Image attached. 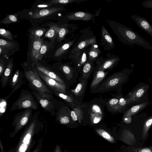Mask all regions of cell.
Masks as SVG:
<instances>
[{
    "label": "cell",
    "instance_id": "836d02e7",
    "mask_svg": "<svg viewBox=\"0 0 152 152\" xmlns=\"http://www.w3.org/2000/svg\"><path fill=\"white\" fill-rule=\"evenodd\" d=\"M96 133L102 138L111 143L115 142L114 137L105 130L102 129H97L95 130Z\"/></svg>",
    "mask_w": 152,
    "mask_h": 152
},
{
    "label": "cell",
    "instance_id": "f907efd6",
    "mask_svg": "<svg viewBox=\"0 0 152 152\" xmlns=\"http://www.w3.org/2000/svg\"><path fill=\"white\" fill-rule=\"evenodd\" d=\"M53 152H61V150L60 147L58 145H57L55 148Z\"/></svg>",
    "mask_w": 152,
    "mask_h": 152
},
{
    "label": "cell",
    "instance_id": "d4e9b609",
    "mask_svg": "<svg viewBox=\"0 0 152 152\" xmlns=\"http://www.w3.org/2000/svg\"><path fill=\"white\" fill-rule=\"evenodd\" d=\"M16 45L13 42L0 39V55H7L11 51L15 52Z\"/></svg>",
    "mask_w": 152,
    "mask_h": 152
},
{
    "label": "cell",
    "instance_id": "44dd1931",
    "mask_svg": "<svg viewBox=\"0 0 152 152\" xmlns=\"http://www.w3.org/2000/svg\"><path fill=\"white\" fill-rule=\"evenodd\" d=\"M49 90L53 95L62 99V101L68 106L71 109H73L77 104H79L68 93H65L51 89Z\"/></svg>",
    "mask_w": 152,
    "mask_h": 152
},
{
    "label": "cell",
    "instance_id": "6da1fadb",
    "mask_svg": "<svg viewBox=\"0 0 152 152\" xmlns=\"http://www.w3.org/2000/svg\"><path fill=\"white\" fill-rule=\"evenodd\" d=\"M106 101L101 98H96L89 102L83 103L84 120L88 119L93 125L101 122L105 114L104 107Z\"/></svg>",
    "mask_w": 152,
    "mask_h": 152
},
{
    "label": "cell",
    "instance_id": "60d3db41",
    "mask_svg": "<svg viewBox=\"0 0 152 152\" xmlns=\"http://www.w3.org/2000/svg\"><path fill=\"white\" fill-rule=\"evenodd\" d=\"M0 35L1 37L10 40L13 39V35L11 32L3 28L0 29Z\"/></svg>",
    "mask_w": 152,
    "mask_h": 152
},
{
    "label": "cell",
    "instance_id": "8992f818",
    "mask_svg": "<svg viewBox=\"0 0 152 152\" xmlns=\"http://www.w3.org/2000/svg\"><path fill=\"white\" fill-rule=\"evenodd\" d=\"M39 108L38 102L31 93L28 90L23 89L18 99L12 103L10 111L28 108L38 110Z\"/></svg>",
    "mask_w": 152,
    "mask_h": 152
},
{
    "label": "cell",
    "instance_id": "f6af8a7d",
    "mask_svg": "<svg viewBox=\"0 0 152 152\" xmlns=\"http://www.w3.org/2000/svg\"><path fill=\"white\" fill-rule=\"evenodd\" d=\"M75 1V0H52L50 1V2L53 4H66Z\"/></svg>",
    "mask_w": 152,
    "mask_h": 152
},
{
    "label": "cell",
    "instance_id": "7402d4cb",
    "mask_svg": "<svg viewBox=\"0 0 152 152\" xmlns=\"http://www.w3.org/2000/svg\"><path fill=\"white\" fill-rule=\"evenodd\" d=\"M13 59L12 58L9 61L3 74L0 77V81L2 88H4L7 86L9 79L13 74Z\"/></svg>",
    "mask_w": 152,
    "mask_h": 152
},
{
    "label": "cell",
    "instance_id": "9c48e42d",
    "mask_svg": "<svg viewBox=\"0 0 152 152\" xmlns=\"http://www.w3.org/2000/svg\"><path fill=\"white\" fill-rule=\"evenodd\" d=\"M33 110L31 108L25 109L15 115L12 123V126L14 127L12 135H15L29 122L33 115Z\"/></svg>",
    "mask_w": 152,
    "mask_h": 152
},
{
    "label": "cell",
    "instance_id": "83f0119b",
    "mask_svg": "<svg viewBox=\"0 0 152 152\" xmlns=\"http://www.w3.org/2000/svg\"><path fill=\"white\" fill-rule=\"evenodd\" d=\"M118 98H111L106 101L105 107L107 111L112 113H118Z\"/></svg>",
    "mask_w": 152,
    "mask_h": 152
},
{
    "label": "cell",
    "instance_id": "ba28073f",
    "mask_svg": "<svg viewBox=\"0 0 152 152\" xmlns=\"http://www.w3.org/2000/svg\"><path fill=\"white\" fill-rule=\"evenodd\" d=\"M31 92L42 108L48 112L52 116H55L56 109L52 101L53 95L48 94H42L36 89L29 87Z\"/></svg>",
    "mask_w": 152,
    "mask_h": 152
},
{
    "label": "cell",
    "instance_id": "30bf717a",
    "mask_svg": "<svg viewBox=\"0 0 152 152\" xmlns=\"http://www.w3.org/2000/svg\"><path fill=\"white\" fill-rule=\"evenodd\" d=\"M52 67L61 74L69 87L76 83L79 72L75 67H72L66 64L55 65Z\"/></svg>",
    "mask_w": 152,
    "mask_h": 152
},
{
    "label": "cell",
    "instance_id": "4dcf8cb0",
    "mask_svg": "<svg viewBox=\"0 0 152 152\" xmlns=\"http://www.w3.org/2000/svg\"><path fill=\"white\" fill-rule=\"evenodd\" d=\"M124 151V152H152V146L137 147L126 146Z\"/></svg>",
    "mask_w": 152,
    "mask_h": 152
},
{
    "label": "cell",
    "instance_id": "ac0fdd59",
    "mask_svg": "<svg viewBox=\"0 0 152 152\" xmlns=\"http://www.w3.org/2000/svg\"><path fill=\"white\" fill-rule=\"evenodd\" d=\"M131 18L140 29L152 37V25L146 18L137 15H132Z\"/></svg>",
    "mask_w": 152,
    "mask_h": 152
},
{
    "label": "cell",
    "instance_id": "7c38bea8",
    "mask_svg": "<svg viewBox=\"0 0 152 152\" xmlns=\"http://www.w3.org/2000/svg\"><path fill=\"white\" fill-rule=\"evenodd\" d=\"M31 38V44L29 55L31 62L28 64L34 67L39 61L42 39L40 37H34L32 36Z\"/></svg>",
    "mask_w": 152,
    "mask_h": 152
},
{
    "label": "cell",
    "instance_id": "484cf974",
    "mask_svg": "<svg viewBox=\"0 0 152 152\" xmlns=\"http://www.w3.org/2000/svg\"><path fill=\"white\" fill-rule=\"evenodd\" d=\"M119 60V58L118 57L107 59L102 62H98L96 66L99 69L104 71L109 70L113 68Z\"/></svg>",
    "mask_w": 152,
    "mask_h": 152
},
{
    "label": "cell",
    "instance_id": "e0dca14e",
    "mask_svg": "<svg viewBox=\"0 0 152 152\" xmlns=\"http://www.w3.org/2000/svg\"><path fill=\"white\" fill-rule=\"evenodd\" d=\"M108 71H104L99 69L96 66L92 72L93 79L90 86V91L95 89L99 83L104 79L107 74Z\"/></svg>",
    "mask_w": 152,
    "mask_h": 152
},
{
    "label": "cell",
    "instance_id": "4316f807",
    "mask_svg": "<svg viewBox=\"0 0 152 152\" xmlns=\"http://www.w3.org/2000/svg\"><path fill=\"white\" fill-rule=\"evenodd\" d=\"M93 15L90 13L79 12L69 15L66 18L70 20H82L84 21L90 20L93 18Z\"/></svg>",
    "mask_w": 152,
    "mask_h": 152
},
{
    "label": "cell",
    "instance_id": "8fae6325",
    "mask_svg": "<svg viewBox=\"0 0 152 152\" xmlns=\"http://www.w3.org/2000/svg\"><path fill=\"white\" fill-rule=\"evenodd\" d=\"M34 67L47 76L66 85L69 88L67 81L61 74L53 69L52 66H49L39 62Z\"/></svg>",
    "mask_w": 152,
    "mask_h": 152
},
{
    "label": "cell",
    "instance_id": "bcb514c9",
    "mask_svg": "<svg viewBox=\"0 0 152 152\" xmlns=\"http://www.w3.org/2000/svg\"><path fill=\"white\" fill-rule=\"evenodd\" d=\"M7 65L6 64L4 60L1 58H0V77H1L3 74Z\"/></svg>",
    "mask_w": 152,
    "mask_h": 152
},
{
    "label": "cell",
    "instance_id": "d6986e66",
    "mask_svg": "<svg viewBox=\"0 0 152 152\" xmlns=\"http://www.w3.org/2000/svg\"><path fill=\"white\" fill-rule=\"evenodd\" d=\"M61 9V8L54 7L38 10L34 11L30 16L35 19L45 18L56 14Z\"/></svg>",
    "mask_w": 152,
    "mask_h": 152
},
{
    "label": "cell",
    "instance_id": "9a60e30c",
    "mask_svg": "<svg viewBox=\"0 0 152 152\" xmlns=\"http://www.w3.org/2000/svg\"><path fill=\"white\" fill-rule=\"evenodd\" d=\"M88 80H84L78 81L76 87L74 89L68 91L69 94L78 103L81 104L85 94Z\"/></svg>",
    "mask_w": 152,
    "mask_h": 152
},
{
    "label": "cell",
    "instance_id": "c3c4849f",
    "mask_svg": "<svg viewBox=\"0 0 152 152\" xmlns=\"http://www.w3.org/2000/svg\"><path fill=\"white\" fill-rule=\"evenodd\" d=\"M50 2L48 3H43L37 5L36 7L37 8V10L41 9V8L44 9L43 8H46L49 7L53 5Z\"/></svg>",
    "mask_w": 152,
    "mask_h": 152
},
{
    "label": "cell",
    "instance_id": "8d00e7d4",
    "mask_svg": "<svg viewBox=\"0 0 152 152\" xmlns=\"http://www.w3.org/2000/svg\"><path fill=\"white\" fill-rule=\"evenodd\" d=\"M100 53L99 48L92 45L89 51L88 60L94 61L99 56Z\"/></svg>",
    "mask_w": 152,
    "mask_h": 152
},
{
    "label": "cell",
    "instance_id": "277c9868",
    "mask_svg": "<svg viewBox=\"0 0 152 152\" xmlns=\"http://www.w3.org/2000/svg\"><path fill=\"white\" fill-rule=\"evenodd\" d=\"M127 70L115 72L104 79L97 87L91 92L93 93H104L117 90L125 82L127 78Z\"/></svg>",
    "mask_w": 152,
    "mask_h": 152
},
{
    "label": "cell",
    "instance_id": "74e56055",
    "mask_svg": "<svg viewBox=\"0 0 152 152\" xmlns=\"http://www.w3.org/2000/svg\"><path fill=\"white\" fill-rule=\"evenodd\" d=\"M18 21L17 16L15 15H7L0 21L1 24H9L17 22Z\"/></svg>",
    "mask_w": 152,
    "mask_h": 152
},
{
    "label": "cell",
    "instance_id": "b9f144b4",
    "mask_svg": "<svg viewBox=\"0 0 152 152\" xmlns=\"http://www.w3.org/2000/svg\"><path fill=\"white\" fill-rule=\"evenodd\" d=\"M102 34L105 40L110 45H112L113 42L112 39L105 28L103 26L102 28Z\"/></svg>",
    "mask_w": 152,
    "mask_h": 152
},
{
    "label": "cell",
    "instance_id": "d590c367",
    "mask_svg": "<svg viewBox=\"0 0 152 152\" xmlns=\"http://www.w3.org/2000/svg\"><path fill=\"white\" fill-rule=\"evenodd\" d=\"M73 43V42H71L61 46L56 50L54 54L55 56L58 57L64 53L69 48Z\"/></svg>",
    "mask_w": 152,
    "mask_h": 152
},
{
    "label": "cell",
    "instance_id": "ee69618b",
    "mask_svg": "<svg viewBox=\"0 0 152 152\" xmlns=\"http://www.w3.org/2000/svg\"><path fill=\"white\" fill-rule=\"evenodd\" d=\"M67 32L68 30L66 28L64 27H60L57 37L58 40L59 41L62 40L67 33Z\"/></svg>",
    "mask_w": 152,
    "mask_h": 152
},
{
    "label": "cell",
    "instance_id": "cb8c5ba5",
    "mask_svg": "<svg viewBox=\"0 0 152 152\" xmlns=\"http://www.w3.org/2000/svg\"><path fill=\"white\" fill-rule=\"evenodd\" d=\"M73 58V63L79 72L82 66L86 62V53L84 51H79L72 56Z\"/></svg>",
    "mask_w": 152,
    "mask_h": 152
},
{
    "label": "cell",
    "instance_id": "db71d44e",
    "mask_svg": "<svg viewBox=\"0 0 152 152\" xmlns=\"http://www.w3.org/2000/svg\"><path fill=\"white\" fill-rule=\"evenodd\" d=\"M64 152H69L66 150H65Z\"/></svg>",
    "mask_w": 152,
    "mask_h": 152
},
{
    "label": "cell",
    "instance_id": "681fc988",
    "mask_svg": "<svg viewBox=\"0 0 152 152\" xmlns=\"http://www.w3.org/2000/svg\"><path fill=\"white\" fill-rule=\"evenodd\" d=\"M131 116L124 115L123 118V120L125 123H129L131 122Z\"/></svg>",
    "mask_w": 152,
    "mask_h": 152
},
{
    "label": "cell",
    "instance_id": "7a4b0ae2",
    "mask_svg": "<svg viewBox=\"0 0 152 152\" xmlns=\"http://www.w3.org/2000/svg\"><path fill=\"white\" fill-rule=\"evenodd\" d=\"M39 112H37L26 125L25 129L16 146L12 152H26L32 143L35 132L40 126L39 120Z\"/></svg>",
    "mask_w": 152,
    "mask_h": 152
},
{
    "label": "cell",
    "instance_id": "f5cc1de1",
    "mask_svg": "<svg viewBox=\"0 0 152 152\" xmlns=\"http://www.w3.org/2000/svg\"><path fill=\"white\" fill-rule=\"evenodd\" d=\"M0 144H1L0 145H1V152H4L3 146L2 145L1 141L0 142Z\"/></svg>",
    "mask_w": 152,
    "mask_h": 152
},
{
    "label": "cell",
    "instance_id": "5b68a950",
    "mask_svg": "<svg viewBox=\"0 0 152 152\" xmlns=\"http://www.w3.org/2000/svg\"><path fill=\"white\" fill-rule=\"evenodd\" d=\"M22 66L23 69L24 78L28 81L29 87L34 88L42 94L53 95L42 80L36 68L31 67L27 63L23 64Z\"/></svg>",
    "mask_w": 152,
    "mask_h": 152
},
{
    "label": "cell",
    "instance_id": "f1b7e54d",
    "mask_svg": "<svg viewBox=\"0 0 152 152\" xmlns=\"http://www.w3.org/2000/svg\"><path fill=\"white\" fill-rule=\"evenodd\" d=\"M60 28V27L57 25H54L51 26L46 32L45 37L54 41L58 37Z\"/></svg>",
    "mask_w": 152,
    "mask_h": 152
},
{
    "label": "cell",
    "instance_id": "4fadbf2b",
    "mask_svg": "<svg viewBox=\"0 0 152 152\" xmlns=\"http://www.w3.org/2000/svg\"><path fill=\"white\" fill-rule=\"evenodd\" d=\"M37 70L42 80L49 90L67 93L69 88L66 85L50 78L39 71Z\"/></svg>",
    "mask_w": 152,
    "mask_h": 152
},
{
    "label": "cell",
    "instance_id": "ab89813d",
    "mask_svg": "<svg viewBox=\"0 0 152 152\" xmlns=\"http://www.w3.org/2000/svg\"><path fill=\"white\" fill-rule=\"evenodd\" d=\"M0 117L5 113L7 106V101L5 98L0 97Z\"/></svg>",
    "mask_w": 152,
    "mask_h": 152
},
{
    "label": "cell",
    "instance_id": "e575fe53",
    "mask_svg": "<svg viewBox=\"0 0 152 152\" xmlns=\"http://www.w3.org/2000/svg\"><path fill=\"white\" fill-rule=\"evenodd\" d=\"M152 125V116L148 118L145 122L142 129V137L143 139L148 138V131Z\"/></svg>",
    "mask_w": 152,
    "mask_h": 152
},
{
    "label": "cell",
    "instance_id": "5bb4252c",
    "mask_svg": "<svg viewBox=\"0 0 152 152\" xmlns=\"http://www.w3.org/2000/svg\"><path fill=\"white\" fill-rule=\"evenodd\" d=\"M23 72L19 69L16 70L10 77L9 81V85L12 89L10 93L4 98L8 101L10 96L18 88H20L24 83Z\"/></svg>",
    "mask_w": 152,
    "mask_h": 152
},
{
    "label": "cell",
    "instance_id": "603a6c76",
    "mask_svg": "<svg viewBox=\"0 0 152 152\" xmlns=\"http://www.w3.org/2000/svg\"><path fill=\"white\" fill-rule=\"evenodd\" d=\"M70 115L74 122L82 123L84 120L83 103L77 104L73 109H71Z\"/></svg>",
    "mask_w": 152,
    "mask_h": 152
},
{
    "label": "cell",
    "instance_id": "f35d334b",
    "mask_svg": "<svg viewBox=\"0 0 152 152\" xmlns=\"http://www.w3.org/2000/svg\"><path fill=\"white\" fill-rule=\"evenodd\" d=\"M47 30L46 28H38L33 29L31 31V36L34 37L40 38Z\"/></svg>",
    "mask_w": 152,
    "mask_h": 152
},
{
    "label": "cell",
    "instance_id": "1f68e13d",
    "mask_svg": "<svg viewBox=\"0 0 152 152\" xmlns=\"http://www.w3.org/2000/svg\"><path fill=\"white\" fill-rule=\"evenodd\" d=\"M147 103V102H144L132 107L124 113V115L132 116L137 113L144 108Z\"/></svg>",
    "mask_w": 152,
    "mask_h": 152
},
{
    "label": "cell",
    "instance_id": "3957f363",
    "mask_svg": "<svg viewBox=\"0 0 152 152\" xmlns=\"http://www.w3.org/2000/svg\"><path fill=\"white\" fill-rule=\"evenodd\" d=\"M117 28L119 38L124 44L130 46L136 45L152 51L150 44L131 28L119 23Z\"/></svg>",
    "mask_w": 152,
    "mask_h": 152
},
{
    "label": "cell",
    "instance_id": "11a10c76",
    "mask_svg": "<svg viewBox=\"0 0 152 152\" xmlns=\"http://www.w3.org/2000/svg\"><path fill=\"white\" fill-rule=\"evenodd\" d=\"M151 18L152 19V15H151Z\"/></svg>",
    "mask_w": 152,
    "mask_h": 152
},
{
    "label": "cell",
    "instance_id": "7bdbcfd3",
    "mask_svg": "<svg viewBox=\"0 0 152 152\" xmlns=\"http://www.w3.org/2000/svg\"><path fill=\"white\" fill-rule=\"evenodd\" d=\"M118 98V112H121L124 108L126 105L127 104L126 99L123 97Z\"/></svg>",
    "mask_w": 152,
    "mask_h": 152
},
{
    "label": "cell",
    "instance_id": "52a82bcc",
    "mask_svg": "<svg viewBox=\"0 0 152 152\" xmlns=\"http://www.w3.org/2000/svg\"><path fill=\"white\" fill-rule=\"evenodd\" d=\"M52 101L56 109L55 116L57 122L63 125H68L74 122L70 115L71 109L68 106L62 101L58 100L53 96Z\"/></svg>",
    "mask_w": 152,
    "mask_h": 152
},
{
    "label": "cell",
    "instance_id": "f546056e",
    "mask_svg": "<svg viewBox=\"0 0 152 152\" xmlns=\"http://www.w3.org/2000/svg\"><path fill=\"white\" fill-rule=\"evenodd\" d=\"M54 41L50 42L42 40V45L40 50L39 60H41L44 56L48 52L52 47Z\"/></svg>",
    "mask_w": 152,
    "mask_h": 152
},
{
    "label": "cell",
    "instance_id": "d6a6232c",
    "mask_svg": "<svg viewBox=\"0 0 152 152\" xmlns=\"http://www.w3.org/2000/svg\"><path fill=\"white\" fill-rule=\"evenodd\" d=\"M96 42V40L95 38L88 39L86 40L82 41L73 50L72 52L73 53H76L89 45H92L94 44Z\"/></svg>",
    "mask_w": 152,
    "mask_h": 152
},
{
    "label": "cell",
    "instance_id": "816d5d0a",
    "mask_svg": "<svg viewBox=\"0 0 152 152\" xmlns=\"http://www.w3.org/2000/svg\"><path fill=\"white\" fill-rule=\"evenodd\" d=\"M39 148L38 146L32 152H39Z\"/></svg>",
    "mask_w": 152,
    "mask_h": 152
},
{
    "label": "cell",
    "instance_id": "7dc6e473",
    "mask_svg": "<svg viewBox=\"0 0 152 152\" xmlns=\"http://www.w3.org/2000/svg\"><path fill=\"white\" fill-rule=\"evenodd\" d=\"M142 5L145 8L152 9V0L144 1L142 2Z\"/></svg>",
    "mask_w": 152,
    "mask_h": 152
},
{
    "label": "cell",
    "instance_id": "ffe728a7",
    "mask_svg": "<svg viewBox=\"0 0 152 152\" xmlns=\"http://www.w3.org/2000/svg\"><path fill=\"white\" fill-rule=\"evenodd\" d=\"M93 62L88 60L82 66L80 71V75L78 79V81L82 80H89L94 69Z\"/></svg>",
    "mask_w": 152,
    "mask_h": 152
},
{
    "label": "cell",
    "instance_id": "2e32d148",
    "mask_svg": "<svg viewBox=\"0 0 152 152\" xmlns=\"http://www.w3.org/2000/svg\"><path fill=\"white\" fill-rule=\"evenodd\" d=\"M148 89L147 86H144L133 90L129 93L127 97L126 98L127 104L140 100Z\"/></svg>",
    "mask_w": 152,
    "mask_h": 152
}]
</instances>
